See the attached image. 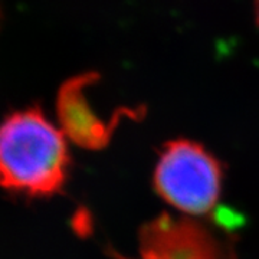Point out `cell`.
Masks as SVG:
<instances>
[{"label": "cell", "instance_id": "7a4b0ae2", "mask_svg": "<svg viewBox=\"0 0 259 259\" xmlns=\"http://www.w3.org/2000/svg\"><path fill=\"white\" fill-rule=\"evenodd\" d=\"M154 187L163 200L185 216H203L216 207L222 168L203 146L175 140L161 150L154 168Z\"/></svg>", "mask_w": 259, "mask_h": 259}, {"label": "cell", "instance_id": "5b68a950", "mask_svg": "<svg viewBox=\"0 0 259 259\" xmlns=\"http://www.w3.org/2000/svg\"><path fill=\"white\" fill-rule=\"evenodd\" d=\"M253 19L259 28V0H253Z\"/></svg>", "mask_w": 259, "mask_h": 259}, {"label": "cell", "instance_id": "3957f363", "mask_svg": "<svg viewBox=\"0 0 259 259\" xmlns=\"http://www.w3.org/2000/svg\"><path fill=\"white\" fill-rule=\"evenodd\" d=\"M140 259H235V253L193 218L161 214L140 231Z\"/></svg>", "mask_w": 259, "mask_h": 259}, {"label": "cell", "instance_id": "6da1fadb", "mask_svg": "<svg viewBox=\"0 0 259 259\" xmlns=\"http://www.w3.org/2000/svg\"><path fill=\"white\" fill-rule=\"evenodd\" d=\"M68 139L37 105L0 121V189L28 199L61 193L69 179Z\"/></svg>", "mask_w": 259, "mask_h": 259}, {"label": "cell", "instance_id": "277c9868", "mask_svg": "<svg viewBox=\"0 0 259 259\" xmlns=\"http://www.w3.org/2000/svg\"><path fill=\"white\" fill-rule=\"evenodd\" d=\"M98 82V75L85 72L62 83L56 97L59 128L66 139L88 150L102 148L111 139L115 121H107L95 111L87 91Z\"/></svg>", "mask_w": 259, "mask_h": 259}, {"label": "cell", "instance_id": "8992f818", "mask_svg": "<svg viewBox=\"0 0 259 259\" xmlns=\"http://www.w3.org/2000/svg\"><path fill=\"white\" fill-rule=\"evenodd\" d=\"M120 259H127V258H120Z\"/></svg>", "mask_w": 259, "mask_h": 259}]
</instances>
